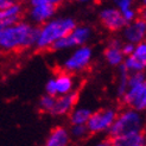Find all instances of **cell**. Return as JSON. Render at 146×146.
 Instances as JSON below:
<instances>
[{"label": "cell", "instance_id": "obj_30", "mask_svg": "<svg viewBox=\"0 0 146 146\" xmlns=\"http://www.w3.org/2000/svg\"><path fill=\"white\" fill-rule=\"evenodd\" d=\"M140 1H141L143 6H146V0H140Z\"/></svg>", "mask_w": 146, "mask_h": 146}, {"label": "cell", "instance_id": "obj_27", "mask_svg": "<svg viewBox=\"0 0 146 146\" xmlns=\"http://www.w3.org/2000/svg\"><path fill=\"white\" fill-rule=\"evenodd\" d=\"M13 1H16V0H0V10L4 9V7H6V6H9Z\"/></svg>", "mask_w": 146, "mask_h": 146}, {"label": "cell", "instance_id": "obj_22", "mask_svg": "<svg viewBox=\"0 0 146 146\" xmlns=\"http://www.w3.org/2000/svg\"><path fill=\"white\" fill-rule=\"evenodd\" d=\"M114 7H116L121 12L127 9H131L134 5V0H111Z\"/></svg>", "mask_w": 146, "mask_h": 146}, {"label": "cell", "instance_id": "obj_14", "mask_svg": "<svg viewBox=\"0 0 146 146\" xmlns=\"http://www.w3.org/2000/svg\"><path fill=\"white\" fill-rule=\"evenodd\" d=\"M56 14V7L52 5H35L30 6L27 11L29 21L36 26L44 24Z\"/></svg>", "mask_w": 146, "mask_h": 146}, {"label": "cell", "instance_id": "obj_21", "mask_svg": "<svg viewBox=\"0 0 146 146\" xmlns=\"http://www.w3.org/2000/svg\"><path fill=\"white\" fill-rule=\"evenodd\" d=\"M55 99H56V96L48 95V94L43 95L38 101V108L42 112L50 114L51 111H52V108H54V105H55Z\"/></svg>", "mask_w": 146, "mask_h": 146}, {"label": "cell", "instance_id": "obj_23", "mask_svg": "<svg viewBox=\"0 0 146 146\" xmlns=\"http://www.w3.org/2000/svg\"><path fill=\"white\" fill-rule=\"evenodd\" d=\"M64 3V0H29V5L35 6V5H52L55 7L60 6Z\"/></svg>", "mask_w": 146, "mask_h": 146}, {"label": "cell", "instance_id": "obj_11", "mask_svg": "<svg viewBox=\"0 0 146 146\" xmlns=\"http://www.w3.org/2000/svg\"><path fill=\"white\" fill-rule=\"evenodd\" d=\"M122 42H128L132 44H138L146 40V21L140 17L129 21L121 30Z\"/></svg>", "mask_w": 146, "mask_h": 146}, {"label": "cell", "instance_id": "obj_1", "mask_svg": "<svg viewBox=\"0 0 146 146\" xmlns=\"http://www.w3.org/2000/svg\"><path fill=\"white\" fill-rule=\"evenodd\" d=\"M38 26L30 21L19 20L0 30V50L4 52H18L35 48Z\"/></svg>", "mask_w": 146, "mask_h": 146}, {"label": "cell", "instance_id": "obj_2", "mask_svg": "<svg viewBox=\"0 0 146 146\" xmlns=\"http://www.w3.org/2000/svg\"><path fill=\"white\" fill-rule=\"evenodd\" d=\"M71 17H54L38 26L35 48L38 50H50L56 42L67 36L76 26Z\"/></svg>", "mask_w": 146, "mask_h": 146}, {"label": "cell", "instance_id": "obj_9", "mask_svg": "<svg viewBox=\"0 0 146 146\" xmlns=\"http://www.w3.org/2000/svg\"><path fill=\"white\" fill-rule=\"evenodd\" d=\"M120 99L126 107L146 113V82L138 86L127 87V90Z\"/></svg>", "mask_w": 146, "mask_h": 146}, {"label": "cell", "instance_id": "obj_5", "mask_svg": "<svg viewBox=\"0 0 146 146\" xmlns=\"http://www.w3.org/2000/svg\"><path fill=\"white\" fill-rule=\"evenodd\" d=\"M92 35H93L92 27L87 25H76L67 36H64L63 38L56 42L52 45V48H51V50L65 51L86 45L92 38Z\"/></svg>", "mask_w": 146, "mask_h": 146}, {"label": "cell", "instance_id": "obj_6", "mask_svg": "<svg viewBox=\"0 0 146 146\" xmlns=\"http://www.w3.org/2000/svg\"><path fill=\"white\" fill-rule=\"evenodd\" d=\"M116 114H118V111L113 107H107L92 112V115L86 123L89 134L108 133L116 118Z\"/></svg>", "mask_w": 146, "mask_h": 146}, {"label": "cell", "instance_id": "obj_24", "mask_svg": "<svg viewBox=\"0 0 146 146\" xmlns=\"http://www.w3.org/2000/svg\"><path fill=\"white\" fill-rule=\"evenodd\" d=\"M122 17L123 19H125L126 23H129V21H132L134 20L135 18L139 17V14H138V11L134 10V7H131V9H127L125 11H122Z\"/></svg>", "mask_w": 146, "mask_h": 146}, {"label": "cell", "instance_id": "obj_18", "mask_svg": "<svg viewBox=\"0 0 146 146\" xmlns=\"http://www.w3.org/2000/svg\"><path fill=\"white\" fill-rule=\"evenodd\" d=\"M92 109L88 107H74V109L68 114L69 115V122L70 125H86L88 121L89 116L92 115Z\"/></svg>", "mask_w": 146, "mask_h": 146}, {"label": "cell", "instance_id": "obj_3", "mask_svg": "<svg viewBox=\"0 0 146 146\" xmlns=\"http://www.w3.org/2000/svg\"><path fill=\"white\" fill-rule=\"evenodd\" d=\"M145 125H146L145 113L137 111L134 108L126 107L121 112H118L108 134L111 135V138H113L123 134L143 132Z\"/></svg>", "mask_w": 146, "mask_h": 146}, {"label": "cell", "instance_id": "obj_29", "mask_svg": "<svg viewBox=\"0 0 146 146\" xmlns=\"http://www.w3.org/2000/svg\"><path fill=\"white\" fill-rule=\"evenodd\" d=\"M77 3H81V4H87V3H89L92 1V0H76Z\"/></svg>", "mask_w": 146, "mask_h": 146}, {"label": "cell", "instance_id": "obj_12", "mask_svg": "<svg viewBox=\"0 0 146 146\" xmlns=\"http://www.w3.org/2000/svg\"><path fill=\"white\" fill-rule=\"evenodd\" d=\"M77 100H78V93L76 90L71 92L69 94H65V95L56 96L55 105H54V108L51 111L50 115H52V116L68 115L76 106Z\"/></svg>", "mask_w": 146, "mask_h": 146}, {"label": "cell", "instance_id": "obj_28", "mask_svg": "<svg viewBox=\"0 0 146 146\" xmlns=\"http://www.w3.org/2000/svg\"><path fill=\"white\" fill-rule=\"evenodd\" d=\"M138 14H139V17L141 19H144L146 21V6H143L141 9H140V11L138 12Z\"/></svg>", "mask_w": 146, "mask_h": 146}, {"label": "cell", "instance_id": "obj_26", "mask_svg": "<svg viewBox=\"0 0 146 146\" xmlns=\"http://www.w3.org/2000/svg\"><path fill=\"white\" fill-rule=\"evenodd\" d=\"M93 146H112V144H111V139H101L96 141Z\"/></svg>", "mask_w": 146, "mask_h": 146}, {"label": "cell", "instance_id": "obj_7", "mask_svg": "<svg viewBox=\"0 0 146 146\" xmlns=\"http://www.w3.org/2000/svg\"><path fill=\"white\" fill-rule=\"evenodd\" d=\"M76 88V80L74 74H70L67 71H60L55 75V77H51L45 83V94L52 96L65 95L71 92H75Z\"/></svg>", "mask_w": 146, "mask_h": 146}, {"label": "cell", "instance_id": "obj_4", "mask_svg": "<svg viewBox=\"0 0 146 146\" xmlns=\"http://www.w3.org/2000/svg\"><path fill=\"white\" fill-rule=\"evenodd\" d=\"M94 57V51L88 45H82L72 49L70 55L65 58L62 63V68L64 71L70 74H77L86 70L90 65Z\"/></svg>", "mask_w": 146, "mask_h": 146}, {"label": "cell", "instance_id": "obj_17", "mask_svg": "<svg viewBox=\"0 0 146 146\" xmlns=\"http://www.w3.org/2000/svg\"><path fill=\"white\" fill-rule=\"evenodd\" d=\"M112 146H146V135L144 132L129 133L111 138Z\"/></svg>", "mask_w": 146, "mask_h": 146}, {"label": "cell", "instance_id": "obj_15", "mask_svg": "<svg viewBox=\"0 0 146 146\" xmlns=\"http://www.w3.org/2000/svg\"><path fill=\"white\" fill-rule=\"evenodd\" d=\"M121 45H122L121 39L113 38V39L109 40L107 48L104 51L105 61L111 65V67L118 68L123 63L125 56H123L122 51H121Z\"/></svg>", "mask_w": 146, "mask_h": 146}, {"label": "cell", "instance_id": "obj_19", "mask_svg": "<svg viewBox=\"0 0 146 146\" xmlns=\"http://www.w3.org/2000/svg\"><path fill=\"white\" fill-rule=\"evenodd\" d=\"M128 75L129 72L126 70V68L121 64L118 67V78H116V95L121 98L128 87Z\"/></svg>", "mask_w": 146, "mask_h": 146}, {"label": "cell", "instance_id": "obj_8", "mask_svg": "<svg viewBox=\"0 0 146 146\" xmlns=\"http://www.w3.org/2000/svg\"><path fill=\"white\" fill-rule=\"evenodd\" d=\"M99 19L106 30L111 32L121 31L127 24L122 17V13L114 6H105L99 12Z\"/></svg>", "mask_w": 146, "mask_h": 146}, {"label": "cell", "instance_id": "obj_16", "mask_svg": "<svg viewBox=\"0 0 146 146\" xmlns=\"http://www.w3.org/2000/svg\"><path fill=\"white\" fill-rule=\"evenodd\" d=\"M71 137L64 126H56L50 131L43 146H70Z\"/></svg>", "mask_w": 146, "mask_h": 146}, {"label": "cell", "instance_id": "obj_10", "mask_svg": "<svg viewBox=\"0 0 146 146\" xmlns=\"http://www.w3.org/2000/svg\"><path fill=\"white\" fill-rule=\"evenodd\" d=\"M122 65L129 74L146 71V40L135 44L132 55L125 57Z\"/></svg>", "mask_w": 146, "mask_h": 146}, {"label": "cell", "instance_id": "obj_20", "mask_svg": "<svg viewBox=\"0 0 146 146\" xmlns=\"http://www.w3.org/2000/svg\"><path fill=\"white\" fill-rule=\"evenodd\" d=\"M69 134L71 137V139L82 140L89 135V131L86 125H71L69 129Z\"/></svg>", "mask_w": 146, "mask_h": 146}, {"label": "cell", "instance_id": "obj_25", "mask_svg": "<svg viewBox=\"0 0 146 146\" xmlns=\"http://www.w3.org/2000/svg\"><path fill=\"white\" fill-rule=\"evenodd\" d=\"M134 46H135V44H132V43H128V42H122V45H121V51H122L123 56L126 57V56L132 55L133 50H134Z\"/></svg>", "mask_w": 146, "mask_h": 146}, {"label": "cell", "instance_id": "obj_13", "mask_svg": "<svg viewBox=\"0 0 146 146\" xmlns=\"http://www.w3.org/2000/svg\"><path fill=\"white\" fill-rule=\"evenodd\" d=\"M23 14H24V6L20 3H18L17 0L10 4L9 6L1 9L0 10V30L21 20Z\"/></svg>", "mask_w": 146, "mask_h": 146}]
</instances>
